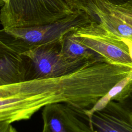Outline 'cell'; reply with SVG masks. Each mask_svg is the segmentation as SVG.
Segmentation results:
<instances>
[{"instance_id": "obj_1", "label": "cell", "mask_w": 132, "mask_h": 132, "mask_svg": "<svg viewBox=\"0 0 132 132\" xmlns=\"http://www.w3.org/2000/svg\"><path fill=\"white\" fill-rule=\"evenodd\" d=\"M131 70L127 66L97 62L59 76L0 86V121L29 120L54 104L90 109Z\"/></svg>"}, {"instance_id": "obj_8", "label": "cell", "mask_w": 132, "mask_h": 132, "mask_svg": "<svg viewBox=\"0 0 132 132\" xmlns=\"http://www.w3.org/2000/svg\"><path fill=\"white\" fill-rule=\"evenodd\" d=\"M25 80V72L21 54L0 46V86Z\"/></svg>"}, {"instance_id": "obj_3", "label": "cell", "mask_w": 132, "mask_h": 132, "mask_svg": "<svg viewBox=\"0 0 132 132\" xmlns=\"http://www.w3.org/2000/svg\"><path fill=\"white\" fill-rule=\"evenodd\" d=\"M74 12L64 0H8L1 8L3 29L46 25Z\"/></svg>"}, {"instance_id": "obj_14", "label": "cell", "mask_w": 132, "mask_h": 132, "mask_svg": "<svg viewBox=\"0 0 132 132\" xmlns=\"http://www.w3.org/2000/svg\"><path fill=\"white\" fill-rule=\"evenodd\" d=\"M119 102L132 112V80L127 85L123 94L122 100Z\"/></svg>"}, {"instance_id": "obj_12", "label": "cell", "mask_w": 132, "mask_h": 132, "mask_svg": "<svg viewBox=\"0 0 132 132\" xmlns=\"http://www.w3.org/2000/svg\"><path fill=\"white\" fill-rule=\"evenodd\" d=\"M132 80V70L129 74L119 82H118L113 87H112L109 92L100 99L98 102L94 105V106L90 109L85 110L82 111L85 114L87 120H89L93 113L96 111L100 110L104 108L109 102L113 100V99L118 94H119L124 87Z\"/></svg>"}, {"instance_id": "obj_10", "label": "cell", "mask_w": 132, "mask_h": 132, "mask_svg": "<svg viewBox=\"0 0 132 132\" xmlns=\"http://www.w3.org/2000/svg\"><path fill=\"white\" fill-rule=\"evenodd\" d=\"M97 21L105 28L121 38L132 40V27L110 13L101 9L96 12Z\"/></svg>"}, {"instance_id": "obj_7", "label": "cell", "mask_w": 132, "mask_h": 132, "mask_svg": "<svg viewBox=\"0 0 132 132\" xmlns=\"http://www.w3.org/2000/svg\"><path fill=\"white\" fill-rule=\"evenodd\" d=\"M43 128L47 132H84L74 108L64 104L45 106L42 110Z\"/></svg>"}, {"instance_id": "obj_13", "label": "cell", "mask_w": 132, "mask_h": 132, "mask_svg": "<svg viewBox=\"0 0 132 132\" xmlns=\"http://www.w3.org/2000/svg\"><path fill=\"white\" fill-rule=\"evenodd\" d=\"M98 9L110 13L132 27V4H126L121 6H115L104 3L100 5Z\"/></svg>"}, {"instance_id": "obj_2", "label": "cell", "mask_w": 132, "mask_h": 132, "mask_svg": "<svg viewBox=\"0 0 132 132\" xmlns=\"http://www.w3.org/2000/svg\"><path fill=\"white\" fill-rule=\"evenodd\" d=\"M93 21L83 11L74 10L70 15L50 24L2 29L0 46L22 54L38 47L59 41L68 33Z\"/></svg>"}, {"instance_id": "obj_16", "label": "cell", "mask_w": 132, "mask_h": 132, "mask_svg": "<svg viewBox=\"0 0 132 132\" xmlns=\"http://www.w3.org/2000/svg\"><path fill=\"white\" fill-rule=\"evenodd\" d=\"M8 2V0H1V6L2 7L4 4H6Z\"/></svg>"}, {"instance_id": "obj_6", "label": "cell", "mask_w": 132, "mask_h": 132, "mask_svg": "<svg viewBox=\"0 0 132 132\" xmlns=\"http://www.w3.org/2000/svg\"><path fill=\"white\" fill-rule=\"evenodd\" d=\"M78 123L84 132H132V113L121 103L112 100L88 120L78 111Z\"/></svg>"}, {"instance_id": "obj_5", "label": "cell", "mask_w": 132, "mask_h": 132, "mask_svg": "<svg viewBox=\"0 0 132 132\" xmlns=\"http://www.w3.org/2000/svg\"><path fill=\"white\" fill-rule=\"evenodd\" d=\"M81 43L98 54L104 62L132 69V58L127 43L122 38L93 21L74 32Z\"/></svg>"}, {"instance_id": "obj_15", "label": "cell", "mask_w": 132, "mask_h": 132, "mask_svg": "<svg viewBox=\"0 0 132 132\" xmlns=\"http://www.w3.org/2000/svg\"><path fill=\"white\" fill-rule=\"evenodd\" d=\"M0 132H18L11 123L0 121Z\"/></svg>"}, {"instance_id": "obj_18", "label": "cell", "mask_w": 132, "mask_h": 132, "mask_svg": "<svg viewBox=\"0 0 132 132\" xmlns=\"http://www.w3.org/2000/svg\"><path fill=\"white\" fill-rule=\"evenodd\" d=\"M131 113H132V112H131Z\"/></svg>"}, {"instance_id": "obj_17", "label": "cell", "mask_w": 132, "mask_h": 132, "mask_svg": "<svg viewBox=\"0 0 132 132\" xmlns=\"http://www.w3.org/2000/svg\"><path fill=\"white\" fill-rule=\"evenodd\" d=\"M42 132H47V131H46V129H45L44 128H43Z\"/></svg>"}, {"instance_id": "obj_9", "label": "cell", "mask_w": 132, "mask_h": 132, "mask_svg": "<svg viewBox=\"0 0 132 132\" xmlns=\"http://www.w3.org/2000/svg\"><path fill=\"white\" fill-rule=\"evenodd\" d=\"M74 32L67 34L61 41V52L67 59L73 61L104 62L98 54L79 42Z\"/></svg>"}, {"instance_id": "obj_4", "label": "cell", "mask_w": 132, "mask_h": 132, "mask_svg": "<svg viewBox=\"0 0 132 132\" xmlns=\"http://www.w3.org/2000/svg\"><path fill=\"white\" fill-rule=\"evenodd\" d=\"M61 40L21 54L25 72V81L59 76L73 72L88 63H94L73 61L67 59L61 52Z\"/></svg>"}, {"instance_id": "obj_11", "label": "cell", "mask_w": 132, "mask_h": 132, "mask_svg": "<svg viewBox=\"0 0 132 132\" xmlns=\"http://www.w3.org/2000/svg\"><path fill=\"white\" fill-rule=\"evenodd\" d=\"M70 8L74 10L83 11L93 20L97 21L96 11L102 3L121 6L132 2V0H64Z\"/></svg>"}]
</instances>
